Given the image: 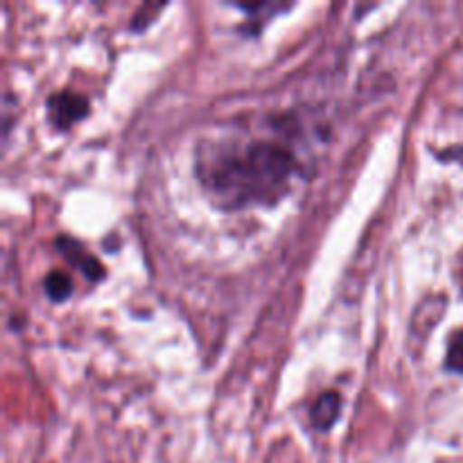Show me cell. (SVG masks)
<instances>
[{
    "label": "cell",
    "mask_w": 463,
    "mask_h": 463,
    "mask_svg": "<svg viewBox=\"0 0 463 463\" xmlns=\"http://www.w3.org/2000/svg\"><path fill=\"white\" fill-rule=\"evenodd\" d=\"M194 175L222 211L271 206L303 176V163L289 145L271 138H222L197 147Z\"/></svg>",
    "instance_id": "obj_1"
},
{
    "label": "cell",
    "mask_w": 463,
    "mask_h": 463,
    "mask_svg": "<svg viewBox=\"0 0 463 463\" xmlns=\"http://www.w3.org/2000/svg\"><path fill=\"white\" fill-rule=\"evenodd\" d=\"M89 98L71 89L59 90V93H52L45 99V113H48L50 125L59 131L84 120L89 116Z\"/></svg>",
    "instance_id": "obj_2"
},
{
    "label": "cell",
    "mask_w": 463,
    "mask_h": 463,
    "mask_svg": "<svg viewBox=\"0 0 463 463\" xmlns=\"http://www.w3.org/2000/svg\"><path fill=\"white\" fill-rule=\"evenodd\" d=\"M54 247H57L59 253H61V256L66 258V260L71 262L80 274H84L90 283H99V280L107 276L102 262H99L95 256H90V253L84 249V244L77 242V240L68 238V235H59V238L54 240Z\"/></svg>",
    "instance_id": "obj_3"
},
{
    "label": "cell",
    "mask_w": 463,
    "mask_h": 463,
    "mask_svg": "<svg viewBox=\"0 0 463 463\" xmlns=\"http://www.w3.org/2000/svg\"><path fill=\"white\" fill-rule=\"evenodd\" d=\"M339 411H342V398L337 392H326L312 402L310 407V423L312 428L319 430V432H328L335 425V420L339 419Z\"/></svg>",
    "instance_id": "obj_4"
},
{
    "label": "cell",
    "mask_w": 463,
    "mask_h": 463,
    "mask_svg": "<svg viewBox=\"0 0 463 463\" xmlns=\"http://www.w3.org/2000/svg\"><path fill=\"white\" fill-rule=\"evenodd\" d=\"M43 292L48 297V301L52 303H63L71 298L72 294V279L66 274V271H50L43 279Z\"/></svg>",
    "instance_id": "obj_5"
},
{
    "label": "cell",
    "mask_w": 463,
    "mask_h": 463,
    "mask_svg": "<svg viewBox=\"0 0 463 463\" xmlns=\"http://www.w3.org/2000/svg\"><path fill=\"white\" fill-rule=\"evenodd\" d=\"M446 369L457 375H463V328L455 330L450 335V339H448Z\"/></svg>",
    "instance_id": "obj_6"
},
{
    "label": "cell",
    "mask_w": 463,
    "mask_h": 463,
    "mask_svg": "<svg viewBox=\"0 0 463 463\" xmlns=\"http://www.w3.org/2000/svg\"><path fill=\"white\" fill-rule=\"evenodd\" d=\"M457 280H459L461 292H463V251L459 253V258H457Z\"/></svg>",
    "instance_id": "obj_7"
}]
</instances>
